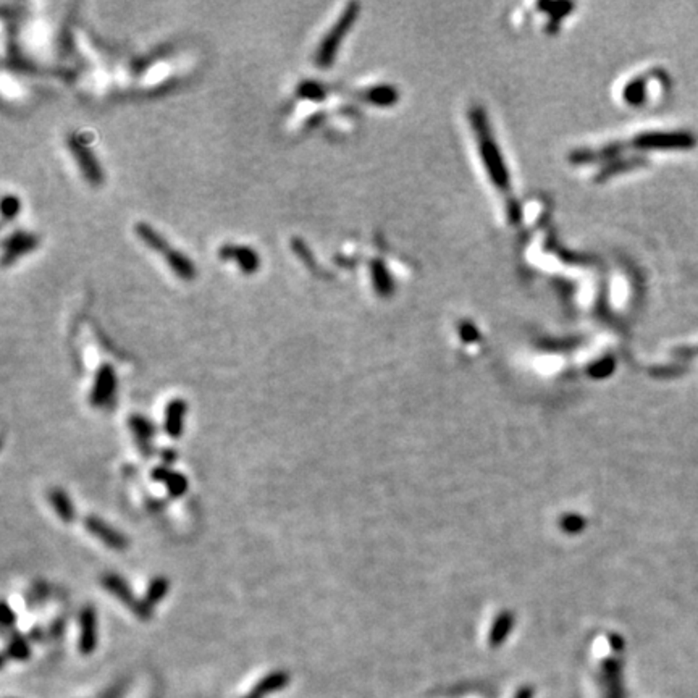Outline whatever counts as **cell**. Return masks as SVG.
Here are the masks:
<instances>
[{"label": "cell", "instance_id": "obj_17", "mask_svg": "<svg viewBox=\"0 0 698 698\" xmlns=\"http://www.w3.org/2000/svg\"><path fill=\"white\" fill-rule=\"evenodd\" d=\"M2 621H3V626H12V624L15 622V613L12 611L10 607H8L7 603H3V609H2Z\"/></svg>", "mask_w": 698, "mask_h": 698}, {"label": "cell", "instance_id": "obj_8", "mask_svg": "<svg viewBox=\"0 0 698 698\" xmlns=\"http://www.w3.org/2000/svg\"><path fill=\"white\" fill-rule=\"evenodd\" d=\"M184 415H186V403L183 400L170 401L165 411V432L172 438L183 435Z\"/></svg>", "mask_w": 698, "mask_h": 698}, {"label": "cell", "instance_id": "obj_5", "mask_svg": "<svg viewBox=\"0 0 698 698\" xmlns=\"http://www.w3.org/2000/svg\"><path fill=\"white\" fill-rule=\"evenodd\" d=\"M115 391V372L110 365H102L97 372L94 388L91 393V403L94 406H104Z\"/></svg>", "mask_w": 698, "mask_h": 698}, {"label": "cell", "instance_id": "obj_3", "mask_svg": "<svg viewBox=\"0 0 698 698\" xmlns=\"http://www.w3.org/2000/svg\"><path fill=\"white\" fill-rule=\"evenodd\" d=\"M86 529L91 532L94 537H97L100 542H104L109 548L112 549H124L128 548V540L123 534H120L118 530H115L113 527L105 524L104 521H100L99 517L96 516H87L86 521Z\"/></svg>", "mask_w": 698, "mask_h": 698}, {"label": "cell", "instance_id": "obj_12", "mask_svg": "<svg viewBox=\"0 0 698 698\" xmlns=\"http://www.w3.org/2000/svg\"><path fill=\"white\" fill-rule=\"evenodd\" d=\"M168 589H170V582L165 579V577H155V579L151 582L149 589H147L144 603L152 609L154 604L159 603L160 600L167 595Z\"/></svg>", "mask_w": 698, "mask_h": 698}, {"label": "cell", "instance_id": "obj_16", "mask_svg": "<svg viewBox=\"0 0 698 698\" xmlns=\"http://www.w3.org/2000/svg\"><path fill=\"white\" fill-rule=\"evenodd\" d=\"M18 201L15 197H6L3 199V214H6L7 217L8 215H15L18 212Z\"/></svg>", "mask_w": 698, "mask_h": 698}, {"label": "cell", "instance_id": "obj_13", "mask_svg": "<svg viewBox=\"0 0 698 698\" xmlns=\"http://www.w3.org/2000/svg\"><path fill=\"white\" fill-rule=\"evenodd\" d=\"M129 425H131V430L135 432V435L141 443H149V440L154 435V425H152L149 420L141 417V415H133L129 419Z\"/></svg>", "mask_w": 698, "mask_h": 698}, {"label": "cell", "instance_id": "obj_1", "mask_svg": "<svg viewBox=\"0 0 698 698\" xmlns=\"http://www.w3.org/2000/svg\"><path fill=\"white\" fill-rule=\"evenodd\" d=\"M356 18V6H349L348 10L345 12V15L340 18V21L331 28V31L325 36V39L322 41L320 47L317 50V63L318 67L327 68L330 67L331 62H334L336 50H338L341 41H343L345 34L353 25Z\"/></svg>", "mask_w": 698, "mask_h": 698}, {"label": "cell", "instance_id": "obj_6", "mask_svg": "<svg viewBox=\"0 0 698 698\" xmlns=\"http://www.w3.org/2000/svg\"><path fill=\"white\" fill-rule=\"evenodd\" d=\"M97 619L96 611L92 607H85L80 613V648L83 653H91L96 646L97 640Z\"/></svg>", "mask_w": 698, "mask_h": 698}, {"label": "cell", "instance_id": "obj_10", "mask_svg": "<svg viewBox=\"0 0 698 698\" xmlns=\"http://www.w3.org/2000/svg\"><path fill=\"white\" fill-rule=\"evenodd\" d=\"M49 500L52 503L55 512L63 522H72L75 519V508L67 493L62 488H52L49 492Z\"/></svg>", "mask_w": 698, "mask_h": 698}, {"label": "cell", "instance_id": "obj_14", "mask_svg": "<svg viewBox=\"0 0 698 698\" xmlns=\"http://www.w3.org/2000/svg\"><path fill=\"white\" fill-rule=\"evenodd\" d=\"M231 256L237 257V262L239 267L244 270V274H252L254 270L257 269L259 261L257 256L254 254L252 249L249 248H239V249H231Z\"/></svg>", "mask_w": 698, "mask_h": 698}, {"label": "cell", "instance_id": "obj_2", "mask_svg": "<svg viewBox=\"0 0 698 698\" xmlns=\"http://www.w3.org/2000/svg\"><path fill=\"white\" fill-rule=\"evenodd\" d=\"M102 584L109 591H112L115 596H118V598L122 600L124 604H128V607L131 608L133 611L138 614V616L140 618H149L151 616V608L144 603V600H142V602H138V600L135 598V595H133L131 589H129L128 584L122 579V577L115 576V574H107L102 579Z\"/></svg>", "mask_w": 698, "mask_h": 698}, {"label": "cell", "instance_id": "obj_9", "mask_svg": "<svg viewBox=\"0 0 698 698\" xmlns=\"http://www.w3.org/2000/svg\"><path fill=\"white\" fill-rule=\"evenodd\" d=\"M165 261L168 262V265L172 267V270L179 276V279L193 280L194 275H196V267H194V263L189 261V257L184 256L183 252L170 249V251L165 254Z\"/></svg>", "mask_w": 698, "mask_h": 698}, {"label": "cell", "instance_id": "obj_15", "mask_svg": "<svg viewBox=\"0 0 698 698\" xmlns=\"http://www.w3.org/2000/svg\"><path fill=\"white\" fill-rule=\"evenodd\" d=\"M34 246V241H32V238L30 237H17V238H12V246H8V249H12V254L10 256H17L18 252H25L28 251V249ZM8 256V257H10Z\"/></svg>", "mask_w": 698, "mask_h": 698}, {"label": "cell", "instance_id": "obj_7", "mask_svg": "<svg viewBox=\"0 0 698 698\" xmlns=\"http://www.w3.org/2000/svg\"><path fill=\"white\" fill-rule=\"evenodd\" d=\"M152 479L164 483L165 487L168 488L170 494L175 498L183 497L188 490L186 477H184L183 474L175 472V470H172L170 468H165V466H160V468H155L152 470Z\"/></svg>", "mask_w": 698, "mask_h": 698}, {"label": "cell", "instance_id": "obj_11", "mask_svg": "<svg viewBox=\"0 0 698 698\" xmlns=\"http://www.w3.org/2000/svg\"><path fill=\"white\" fill-rule=\"evenodd\" d=\"M136 235L140 237L141 241L147 244V248L154 249L157 252H162L165 256L170 251V246L165 243V239L160 237L157 231L149 226L147 223H138L136 225Z\"/></svg>", "mask_w": 698, "mask_h": 698}, {"label": "cell", "instance_id": "obj_4", "mask_svg": "<svg viewBox=\"0 0 698 698\" xmlns=\"http://www.w3.org/2000/svg\"><path fill=\"white\" fill-rule=\"evenodd\" d=\"M70 149H72V154L75 155L78 165H80L81 172L85 173V177L87 179H89V183L99 184L100 182H102V172H100L99 164H97V160L94 159V154H92V151L89 149V147L85 146L81 141H78V140H75V138H73V140L70 141Z\"/></svg>", "mask_w": 698, "mask_h": 698}]
</instances>
